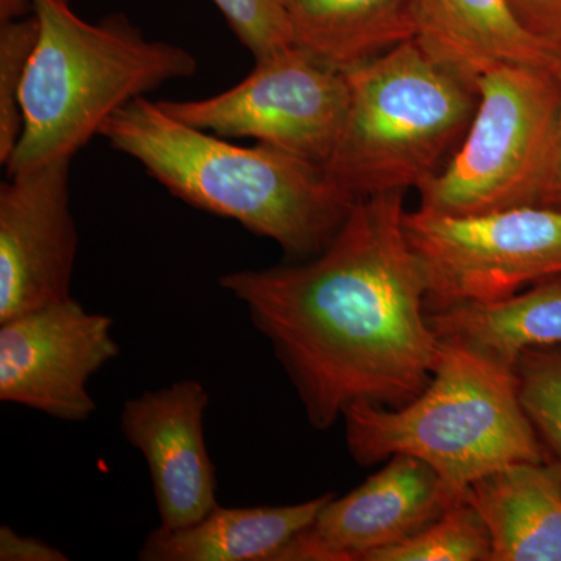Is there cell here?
Here are the masks:
<instances>
[{
  "label": "cell",
  "mask_w": 561,
  "mask_h": 561,
  "mask_svg": "<svg viewBox=\"0 0 561 561\" xmlns=\"http://www.w3.org/2000/svg\"><path fill=\"white\" fill-rule=\"evenodd\" d=\"M114 321L72 297L0 321V401L81 423L98 411L88 383L121 354Z\"/></svg>",
  "instance_id": "obj_9"
},
{
  "label": "cell",
  "mask_w": 561,
  "mask_h": 561,
  "mask_svg": "<svg viewBox=\"0 0 561 561\" xmlns=\"http://www.w3.org/2000/svg\"><path fill=\"white\" fill-rule=\"evenodd\" d=\"M415 43L470 83L504 66L556 68L561 51L526 31L511 0H413Z\"/></svg>",
  "instance_id": "obj_13"
},
{
  "label": "cell",
  "mask_w": 561,
  "mask_h": 561,
  "mask_svg": "<svg viewBox=\"0 0 561 561\" xmlns=\"http://www.w3.org/2000/svg\"><path fill=\"white\" fill-rule=\"evenodd\" d=\"M334 493L290 505L220 507L183 529L157 527L138 552L142 561H276L308 529Z\"/></svg>",
  "instance_id": "obj_15"
},
{
  "label": "cell",
  "mask_w": 561,
  "mask_h": 561,
  "mask_svg": "<svg viewBox=\"0 0 561 561\" xmlns=\"http://www.w3.org/2000/svg\"><path fill=\"white\" fill-rule=\"evenodd\" d=\"M342 419L357 463L405 454L461 494L508 465L551 460L524 412L513 368L451 343L443 342L440 364L415 400L397 409L356 402Z\"/></svg>",
  "instance_id": "obj_4"
},
{
  "label": "cell",
  "mask_w": 561,
  "mask_h": 561,
  "mask_svg": "<svg viewBox=\"0 0 561 561\" xmlns=\"http://www.w3.org/2000/svg\"><path fill=\"white\" fill-rule=\"evenodd\" d=\"M476 90L470 127L420 187V209L465 216L549 205L559 153L556 68L504 66L478 79Z\"/></svg>",
  "instance_id": "obj_6"
},
{
  "label": "cell",
  "mask_w": 561,
  "mask_h": 561,
  "mask_svg": "<svg viewBox=\"0 0 561 561\" xmlns=\"http://www.w3.org/2000/svg\"><path fill=\"white\" fill-rule=\"evenodd\" d=\"M39 31L22 88V135L7 175L72 160L117 111L198 70L191 50L147 38L121 14L92 24L70 0H31Z\"/></svg>",
  "instance_id": "obj_3"
},
{
  "label": "cell",
  "mask_w": 561,
  "mask_h": 561,
  "mask_svg": "<svg viewBox=\"0 0 561 561\" xmlns=\"http://www.w3.org/2000/svg\"><path fill=\"white\" fill-rule=\"evenodd\" d=\"M209 393L183 379L125 401L119 427L149 467L160 526L183 529L201 522L217 502L216 467L205 440Z\"/></svg>",
  "instance_id": "obj_12"
},
{
  "label": "cell",
  "mask_w": 561,
  "mask_h": 561,
  "mask_svg": "<svg viewBox=\"0 0 561 561\" xmlns=\"http://www.w3.org/2000/svg\"><path fill=\"white\" fill-rule=\"evenodd\" d=\"M35 13L0 21V162L9 164L22 135L21 95L36 39Z\"/></svg>",
  "instance_id": "obj_20"
},
{
  "label": "cell",
  "mask_w": 561,
  "mask_h": 561,
  "mask_svg": "<svg viewBox=\"0 0 561 561\" xmlns=\"http://www.w3.org/2000/svg\"><path fill=\"white\" fill-rule=\"evenodd\" d=\"M404 230L427 284V312L512 298L561 276V206L453 214L405 213Z\"/></svg>",
  "instance_id": "obj_7"
},
{
  "label": "cell",
  "mask_w": 561,
  "mask_h": 561,
  "mask_svg": "<svg viewBox=\"0 0 561 561\" xmlns=\"http://www.w3.org/2000/svg\"><path fill=\"white\" fill-rule=\"evenodd\" d=\"M442 342L463 346L513 368L530 346L561 343V276L541 280L504 301L430 312Z\"/></svg>",
  "instance_id": "obj_17"
},
{
  "label": "cell",
  "mask_w": 561,
  "mask_h": 561,
  "mask_svg": "<svg viewBox=\"0 0 561 561\" xmlns=\"http://www.w3.org/2000/svg\"><path fill=\"white\" fill-rule=\"evenodd\" d=\"M70 161L11 173L0 184V321L72 297L79 232Z\"/></svg>",
  "instance_id": "obj_10"
},
{
  "label": "cell",
  "mask_w": 561,
  "mask_h": 561,
  "mask_svg": "<svg viewBox=\"0 0 561 561\" xmlns=\"http://www.w3.org/2000/svg\"><path fill=\"white\" fill-rule=\"evenodd\" d=\"M348 110L324 171L354 198L419 191L470 127L478 90L415 39L345 70Z\"/></svg>",
  "instance_id": "obj_5"
},
{
  "label": "cell",
  "mask_w": 561,
  "mask_h": 561,
  "mask_svg": "<svg viewBox=\"0 0 561 561\" xmlns=\"http://www.w3.org/2000/svg\"><path fill=\"white\" fill-rule=\"evenodd\" d=\"M0 560L68 561L69 557L49 542L35 537H25L10 526H2L0 527Z\"/></svg>",
  "instance_id": "obj_23"
},
{
  "label": "cell",
  "mask_w": 561,
  "mask_h": 561,
  "mask_svg": "<svg viewBox=\"0 0 561 561\" xmlns=\"http://www.w3.org/2000/svg\"><path fill=\"white\" fill-rule=\"evenodd\" d=\"M513 373L531 427L551 460L561 467V343L523 350Z\"/></svg>",
  "instance_id": "obj_19"
},
{
  "label": "cell",
  "mask_w": 561,
  "mask_h": 561,
  "mask_svg": "<svg viewBox=\"0 0 561 561\" xmlns=\"http://www.w3.org/2000/svg\"><path fill=\"white\" fill-rule=\"evenodd\" d=\"M254 61L294 47L287 0H213Z\"/></svg>",
  "instance_id": "obj_21"
},
{
  "label": "cell",
  "mask_w": 561,
  "mask_h": 561,
  "mask_svg": "<svg viewBox=\"0 0 561 561\" xmlns=\"http://www.w3.org/2000/svg\"><path fill=\"white\" fill-rule=\"evenodd\" d=\"M526 31L561 51V0H511Z\"/></svg>",
  "instance_id": "obj_22"
},
{
  "label": "cell",
  "mask_w": 561,
  "mask_h": 561,
  "mask_svg": "<svg viewBox=\"0 0 561 561\" xmlns=\"http://www.w3.org/2000/svg\"><path fill=\"white\" fill-rule=\"evenodd\" d=\"M294 46L350 70L415 39L413 0H287Z\"/></svg>",
  "instance_id": "obj_16"
},
{
  "label": "cell",
  "mask_w": 561,
  "mask_h": 561,
  "mask_svg": "<svg viewBox=\"0 0 561 561\" xmlns=\"http://www.w3.org/2000/svg\"><path fill=\"white\" fill-rule=\"evenodd\" d=\"M350 88L345 73L298 47L256 61L245 79L195 101H158L191 127L253 139L324 165L341 136Z\"/></svg>",
  "instance_id": "obj_8"
},
{
  "label": "cell",
  "mask_w": 561,
  "mask_h": 561,
  "mask_svg": "<svg viewBox=\"0 0 561 561\" xmlns=\"http://www.w3.org/2000/svg\"><path fill=\"white\" fill-rule=\"evenodd\" d=\"M489 527L467 497L419 534L373 553L368 561H491Z\"/></svg>",
  "instance_id": "obj_18"
},
{
  "label": "cell",
  "mask_w": 561,
  "mask_h": 561,
  "mask_svg": "<svg viewBox=\"0 0 561 561\" xmlns=\"http://www.w3.org/2000/svg\"><path fill=\"white\" fill-rule=\"evenodd\" d=\"M557 80L560 88V114H559V153H557L556 176H553L551 198L549 205L561 206V55L556 66Z\"/></svg>",
  "instance_id": "obj_24"
},
{
  "label": "cell",
  "mask_w": 561,
  "mask_h": 561,
  "mask_svg": "<svg viewBox=\"0 0 561 561\" xmlns=\"http://www.w3.org/2000/svg\"><path fill=\"white\" fill-rule=\"evenodd\" d=\"M342 497H331L308 529L287 542L276 561H368L400 545L465 494L416 457L397 454Z\"/></svg>",
  "instance_id": "obj_11"
},
{
  "label": "cell",
  "mask_w": 561,
  "mask_h": 561,
  "mask_svg": "<svg viewBox=\"0 0 561 561\" xmlns=\"http://www.w3.org/2000/svg\"><path fill=\"white\" fill-rule=\"evenodd\" d=\"M101 138L173 197L238 221L295 261L327 249L357 201L317 162L191 127L149 98L111 116Z\"/></svg>",
  "instance_id": "obj_2"
},
{
  "label": "cell",
  "mask_w": 561,
  "mask_h": 561,
  "mask_svg": "<svg viewBox=\"0 0 561 561\" xmlns=\"http://www.w3.org/2000/svg\"><path fill=\"white\" fill-rule=\"evenodd\" d=\"M404 197L357 198L311 260L219 279L271 343L313 430H330L356 402L409 404L440 364L426 278L405 236Z\"/></svg>",
  "instance_id": "obj_1"
},
{
  "label": "cell",
  "mask_w": 561,
  "mask_h": 561,
  "mask_svg": "<svg viewBox=\"0 0 561 561\" xmlns=\"http://www.w3.org/2000/svg\"><path fill=\"white\" fill-rule=\"evenodd\" d=\"M489 527L491 561H561V467L518 461L465 493Z\"/></svg>",
  "instance_id": "obj_14"
}]
</instances>
